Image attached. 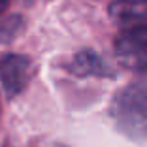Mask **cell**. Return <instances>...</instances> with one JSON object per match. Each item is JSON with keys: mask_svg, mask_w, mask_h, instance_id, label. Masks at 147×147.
<instances>
[{"mask_svg": "<svg viewBox=\"0 0 147 147\" xmlns=\"http://www.w3.org/2000/svg\"><path fill=\"white\" fill-rule=\"evenodd\" d=\"M117 128L140 143H147V78L126 85L111 102Z\"/></svg>", "mask_w": 147, "mask_h": 147, "instance_id": "cell-1", "label": "cell"}, {"mask_svg": "<svg viewBox=\"0 0 147 147\" xmlns=\"http://www.w3.org/2000/svg\"><path fill=\"white\" fill-rule=\"evenodd\" d=\"M68 70L76 76H81V78H87V76H96V78H108L111 76L113 70L108 66V62L102 59L100 55H96L91 49H83L78 55L72 59Z\"/></svg>", "mask_w": 147, "mask_h": 147, "instance_id": "cell-5", "label": "cell"}, {"mask_svg": "<svg viewBox=\"0 0 147 147\" xmlns=\"http://www.w3.org/2000/svg\"><path fill=\"white\" fill-rule=\"evenodd\" d=\"M109 17L125 30L147 26V0H113Z\"/></svg>", "mask_w": 147, "mask_h": 147, "instance_id": "cell-4", "label": "cell"}, {"mask_svg": "<svg viewBox=\"0 0 147 147\" xmlns=\"http://www.w3.org/2000/svg\"><path fill=\"white\" fill-rule=\"evenodd\" d=\"M30 59L17 53H6L0 57V83L8 96H15L25 91L30 81Z\"/></svg>", "mask_w": 147, "mask_h": 147, "instance_id": "cell-3", "label": "cell"}, {"mask_svg": "<svg viewBox=\"0 0 147 147\" xmlns=\"http://www.w3.org/2000/svg\"><path fill=\"white\" fill-rule=\"evenodd\" d=\"M6 8H8V0H0V15L6 11Z\"/></svg>", "mask_w": 147, "mask_h": 147, "instance_id": "cell-6", "label": "cell"}, {"mask_svg": "<svg viewBox=\"0 0 147 147\" xmlns=\"http://www.w3.org/2000/svg\"><path fill=\"white\" fill-rule=\"evenodd\" d=\"M113 53L125 68L147 74V26L123 30L113 42Z\"/></svg>", "mask_w": 147, "mask_h": 147, "instance_id": "cell-2", "label": "cell"}]
</instances>
